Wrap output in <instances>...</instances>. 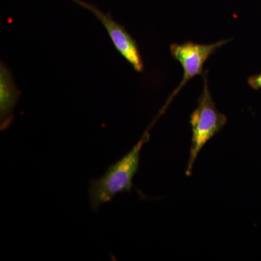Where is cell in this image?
Instances as JSON below:
<instances>
[{
	"mask_svg": "<svg viewBox=\"0 0 261 261\" xmlns=\"http://www.w3.org/2000/svg\"><path fill=\"white\" fill-rule=\"evenodd\" d=\"M207 70L203 77V89L198 99L197 107L190 116L192 144L186 171L187 176L192 173L194 164L204 146L219 133L227 123V117L220 112L211 96L207 82Z\"/></svg>",
	"mask_w": 261,
	"mask_h": 261,
	"instance_id": "cell-2",
	"label": "cell"
},
{
	"mask_svg": "<svg viewBox=\"0 0 261 261\" xmlns=\"http://www.w3.org/2000/svg\"><path fill=\"white\" fill-rule=\"evenodd\" d=\"M20 91L15 85L13 75L7 65H0V128L7 129L13 121V111L20 97Z\"/></svg>",
	"mask_w": 261,
	"mask_h": 261,
	"instance_id": "cell-5",
	"label": "cell"
},
{
	"mask_svg": "<svg viewBox=\"0 0 261 261\" xmlns=\"http://www.w3.org/2000/svg\"><path fill=\"white\" fill-rule=\"evenodd\" d=\"M77 4L89 10L104 25L117 51L121 55L135 71L142 73L144 70V62L137 41L130 35L123 25L117 23L111 13H105L97 6L82 0H73Z\"/></svg>",
	"mask_w": 261,
	"mask_h": 261,
	"instance_id": "cell-4",
	"label": "cell"
},
{
	"mask_svg": "<svg viewBox=\"0 0 261 261\" xmlns=\"http://www.w3.org/2000/svg\"><path fill=\"white\" fill-rule=\"evenodd\" d=\"M154 123L128 153L110 166L101 177L90 181L89 205L94 212H98L103 204L112 202L118 194L132 192L133 178L140 168L141 150L149 140V129Z\"/></svg>",
	"mask_w": 261,
	"mask_h": 261,
	"instance_id": "cell-1",
	"label": "cell"
},
{
	"mask_svg": "<svg viewBox=\"0 0 261 261\" xmlns=\"http://www.w3.org/2000/svg\"><path fill=\"white\" fill-rule=\"evenodd\" d=\"M247 83L252 89L255 90L261 89V73L249 77L247 79Z\"/></svg>",
	"mask_w": 261,
	"mask_h": 261,
	"instance_id": "cell-6",
	"label": "cell"
},
{
	"mask_svg": "<svg viewBox=\"0 0 261 261\" xmlns=\"http://www.w3.org/2000/svg\"><path fill=\"white\" fill-rule=\"evenodd\" d=\"M231 39L219 41L213 44H199L188 41L182 44H171L170 51L171 56L175 61H178L183 68L184 75L181 82L177 88L168 97L166 104L163 106L165 109L168 108L170 103L176 97V94L181 90L188 82L196 75H202L205 73L204 65L211 56L216 53L219 48L227 44Z\"/></svg>",
	"mask_w": 261,
	"mask_h": 261,
	"instance_id": "cell-3",
	"label": "cell"
}]
</instances>
